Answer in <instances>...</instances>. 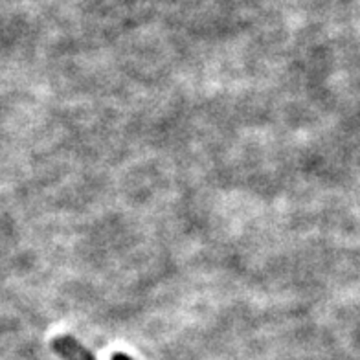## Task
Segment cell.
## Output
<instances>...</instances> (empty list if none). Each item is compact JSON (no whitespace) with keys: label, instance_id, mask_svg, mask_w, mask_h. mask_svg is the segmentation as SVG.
Masks as SVG:
<instances>
[{"label":"cell","instance_id":"cell-2","mask_svg":"<svg viewBox=\"0 0 360 360\" xmlns=\"http://www.w3.org/2000/svg\"><path fill=\"white\" fill-rule=\"evenodd\" d=\"M110 360H134L133 356H129L127 353H114L112 356H110Z\"/></svg>","mask_w":360,"mask_h":360},{"label":"cell","instance_id":"cell-1","mask_svg":"<svg viewBox=\"0 0 360 360\" xmlns=\"http://www.w3.org/2000/svg\"><path fill=\"white\" fill-rule=\"evenodd\" d=\"M52 349L63 360H98L72 335H57L52 340Z\"/></svg>","mask_w":360,"mask_h":360}]
</instances>
